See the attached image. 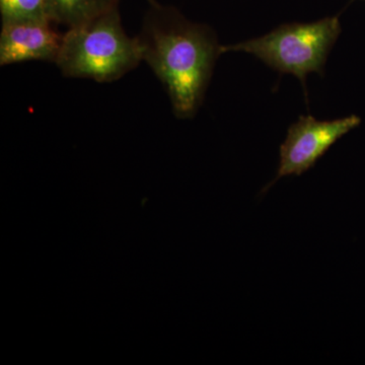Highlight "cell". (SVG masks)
I'll list each match as a JSON object with an SVG mask.
<instances>
[{
	"instance_id": "3",
	"label": "cell",
	"mask_w": 365,
	"mask_h": 365,
	"mask_svg": "<svg viewBox=\"0 0 365 365\" xmlns=\"http://www.w3.org/2000/svg\"><path fill=\"white\" fill-rule=\"evenodd\" d=\"M341 32L338 16L312 23L285 24L261 37L222 45V52L249 53L273 71L292 74L306 86L309 74H325L327 60Z\"/></svg>"
},
{
	"instance_id": "2",
	"label": "cell",
	"mask_w": 365,
	"mask_h": 365,
	"mask_svg": "<svg viewBox=\"0 0 365 365\" xmlns=\"http://www.w3.org/2000/svg\"><path fill=\"white\" fill-rule=\"evenodd\" d=\"M141 61L138 39L125 32L119 9L115 7L88 23L68 28L54 64L66 78L104 83L123 78Z\"/></svg>"
},
{
	"instance_id": "8",
	"label": "cell",
	"mask_w": 365,
	"mask_h": 365,
	"mask_svg": "<svg viewBox=\"0 0 365 365\" xmlns=\"http://www.w3.org/2000/svg\"><path fill=\"white\" fill-rule=\"evenodd\" d=\"M352 1H353V0H352ZM364 1H365V0H364Z\"/></svg>"
},
{
	"instance_id": "1",
	"label": "cell",
	"mask_w": 365,
	"mask_h": 365,
	"mask_svg": "<svg viewBox=\"0 0 365 365\" xmlns=\"http://www.w3.org/2000/svg\"><path fill=\"white\" fill-rule=\"evenodd\" d=\"M136 37L143 61L165 86L175 116L195 117L222 54L215 30L151 0Z\"/></svg>"
},
{
	"instance_id": "6",
	"label": "cell",
	"mask_w": 365,
	"mask_h": 365,
	"mask_svg": "<svg viewBox=\"0 0 365 365\" xmlns=\"http://www.w3.org/2000/svg\"><path fill=\"white\" fill-rule=\"evenodd\" d=\"M53 23L67 28L83 25L118 7V0H45Z\"/></svg>"
},
{
	"instance_id": "4",
	"label": "cell",
	"mask_w": 365,
	"mask_h": 365,
	"mask_svg": "<svg viewBox=\"0 0 365 365\" xmlns=\"http://www.w3.org/2000/svg\"><path fill=\"white\" fill-rule=\"evenodd\" d=\"M361 119L350 115L340 119L319 121L314 116H300L288 128L287 138L280 145V162L275 179L264 189L267 191L283 177L302 176L347 134L359 127Z\"/></svg>"
},
{
	"instance_id": "7",
	"label": "cell",
	"mask_w": 365,
	"mask_h": 365,
	"mask_svg": "<svg viewBox=\"0 0 365 365\" xmlns=\"http://www.w3.org/2000/svg\"><path fill=\"white\" fill-rule=\"evenodd\" d=\"M2 24L49 21L45 0H0Z\"/></svg>"
},
{
	"instance_id": "5",
	"label": "cell",
	"mask_w": 365,
	"mask_h": 365,
	"mask_svg": "<svg viewBox=\"0 0 365 365\" xmlns=\"http://www.w3.org/2000/svg\"><path fill=\"white\" fill-rule=\"evenodd\" d=\"M53 21H28L2 24L0 33V66L26 61L56 62L63 34Z\"/></svg>"
}]
</instances>
